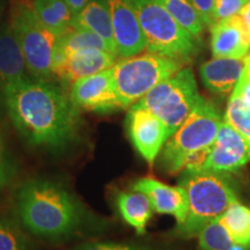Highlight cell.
<instances>
[{"mask_svg": "<svg viewBox=\"0 0 250 250\" xmlns=\"http://www.w3.org/2000/svg\"><path fill=\"white\" fill-rule=\"evenodd\" d=\"M2 99L15 130L35 147L62 149L79 136L80 110L49 81L19 80L6 87Z\"/></svg>", "mask_w": 250, "mask_h": 250, "instance_id": "1", "label": "cell"}, {"mask_svg": "<svg viewBox=\"0 0 250 250\" xmlns=\"http://www.w3.org/2000/svg\"><path fill=\"white\" fill-rule=\"evenodd\" d=\"M17 213L28 232L49 241L70 239L83 227L86 211L62 184L31 180L17 193Z\"/></svg>", "mask_w": 250, "mask_h": 250, "instance_id": "2", "label": "cell"}, {"mask_svg": "<svg viewBox=\"0 0 250 250\" xmlns=\"http://www.w3.org/2000/svg\"><path fill=\"white\" fill-rule=\"evenodd\" d=\"M179 186L187 192L188 214L184 223L175 228V233L186 239L198 235L210 221L221 217L230 205L239 202L226 174L184 168Z\"/></svg>", "mask_w": 250, "mask_h": 250, "instance_id": "3", "label": "cell"}, {"mask_svg": "<svg viewBox=\"0 0 250 250\" xmlns=\"http://www.w3.org/2000/svg\"><path fill=\"white\" fill-rule=\"evenodd\" d=\"M219 109L202 96L189 116L169 137L161 149L159 165L168 175L181 173L195 153L212 148L223 122Z\"/></svg>", "mask_w": 250, "mask_h": 250, "instance_id": "4", "label": "cell"}, {"mask_svg": "<svg viewBox=\"0 0 250 250\" xmlns=\"http://www.w3.org/2000/svg\"><path fill=\"white\" fill-rule=\"evenodd\" d=\"M142 26L148 52L187 64L198 54L197 40L180 26L159 0H130Z\"/></svg>", "mask_w": 250, "mask_h": 250, "instance_id": "5", "label": "cell"}, {"mask_svg": "<svg viewBox=\"0 0 250 250\" xmlns=\"http://www.w3.org/2000/svg\"><path fill=\"white\" fill-rule=\"evenodd\" d=\"M26 61L28 74L34 79L50 81L58 36L41 22L31 0H13L11 22Z\"/></svg>", "mask_w": 250, "mask_h": 250, "instance_id": "6", "label": "cell"}, {"mask_svg": "<svg viewBox=\"0 0 250 250\" xmlns=\"http://www.w3.org/2000/svg\"><path fill=\"white\" fill-rule=\"evenodd\" d=\"M183 64L176 59L149 54L124 58L114 66V83L121 109H129L159 83L176 74Z\"/></svg>", "mask_w": 250, "mask_h": 250, "instance_id": "7", "label": "cell"}, {"mask_svg": "<svg viewBox=\"0 0 250 250\" xmlns=\"http://www.w3.org/2000/svg\"><path fill=\"white\" fill-rule=\"evenodd\" d=\"M201 98L191 68H181L173 77L153 87L134 104L155 115L167 127L170 137Z\"/></svg>", "mask_w": 250, "mask_h": 250, "instance_id": "8", "label": "cell"}, {"mask_svg": "<svg viewBox=\"0 0 250 250\" xmlns=\"http://www.w3.org/2000/svg\"><path fill=\"white\" fill-rule=\"evenodd\" d=\"M68 98L79 110L101 115L120 110L114 83V66L74 81Z\"/></svg>", "mask_w": 250, "mask_h": 250, "instance_id": "9", "label": "cell"}, {"mask_svg": "<svg viewBox=\"0 0 250 250\" xmlns=\"http://www.w3.org/2000/svg\"><path fill=\"white\" fill-rule=\"evenodd\" d=\"M125 127L136 151L152 167L169 139L167 127L155 115L136 104L127 111Z\"/></svg>", "mask_w": 250, "mask_h": 250, "instance_id": "10", "label": "cell"}, {"mask_svg": "<svg viewBox=\"0 0 250 250\" xmlns=\"http://www.w3.org/2000/svg\"><path fill=\"white\" fill-rule=\"evenodd\" d=\"M250 162V147L234 127L223 120L217 138L199 169L226 174L235 173Z\"/></svg>", "mask_w": 250, "mask_h": 250, "instance_id": "11", "label": "cell"}, {"mask_svg": "<svg viewBox=\"0 0 250 250\" xmlns=\"http://www.w3.org/2000/svg\"><path fill=\"white\" fill-rule=\"evenodd\" d=\"M117 57L130 58L146 49L142 26L130 0H107Z\"/></svg>", "mask_w": 250, "mask_h": 250, "instance_id": "12", "label": "cell"}, {"mask_svg": "<svg viewBox=\"0 0 250 250\" xmlns=\"http://www.w3.org/2000/svg\"><path fill=\"white\" fill-rule=\"evenodd\" d=\"M214 58H243L250 51V27L236 14L210 27Z\"/></svg>", "mask_w": 250, "mask_h": 250, "instance_id": "13", "label": "cell"}, {"mask_svg": "<svg viewBox=\"0 0 250 250\" xmlns=\"http://www.w3.org/2000/svg\"><path fill=\"white\" fill-rule=\"evenodd\" d=\"M131 189L147 196L155 212L175 217L177 226L184 223L188 214V197L183 188L170 187L151 176H146L137 180Z\"/></svg>", "mask_w": 250, "mask_h": 250, "instance_id": "14", "label": "cell"}, {"mask_svg": "<svg viewBox=\"0 0 250 250\" xmlns=\"http://www.w3.org/2000/svg\"><path fill=\"white\" fill-rule=\"evenodd\" d=\"M117 62V56L102 50H83L74 52L52 67V76L65 85H72L81 78L108 70Z\"/></svg>", "mask_w": 250, "mask_h": 250, "instance_id": "15", "label": "cell"}, {"mask_svg": "<svg viewBox=\"0 0 250 250\" xmlns=\"http://www.w3.org/2000/svg\"><path fill=\"white\" fill-rule=\"evenodd\" d=\"M21 46L11 24L0 28V93L19 80L30 77Z\"/></svg>", "mask_w": 250, "mask_h": 250, "instance_id": "16", "label": "cell"}, {"mask_svg": "<svg viewBox=\"0 0 250 250\" xmlns=\"http://www.w3.org/2000/svg\"><path fill=\"white\" fill-rule=\"evenodd\" d=\"M245 66L243 58H213L199 68L202 81L210 92L225 96L233 92Z\"/></svg>", "mask_w": 250, "mask_h": 250, "instance_id": "17", "label": "cell"}, {"mask_svg": "<svg viewBox=\"0 0 250 250\" xmlns=\"http://www.w3.org/2000/svg\"><path fill=\"white\" fill-rule=\"evenodd\" d=\"M72 27L95 33L102 37L116 54L111 15L107 0H89L85 7L73 17Z\"/></svg>", "mask_w": 250, "mask_h": 250, "instance_id": "18", "label": "cell"}, {"mask_svg": "<svg viewBox=\"0 0 250 250\" xmlns=\"http://www.w3.org/2000/svg\"><path fill=\"white\" fill-rule=\"evenodd\" d=\"M116 205L125 223L134 228L137 234L144 235L154 212L147 196L134 190L120 192L116 197Z\"/></svg>", "mask_w": 250, "mask_h": 250, "instance_id": "19", "label": "cell"}, {"mask_svg": "<svg viewBox=\"0 0 250 250\" xmlns=\"http://www.w3.org/2000/svg\"><path fill=\"white\" fill-rule=\"evenodd\" d=\"M83 50H102V51H108L116 55L108 45V43L95 33L72 27L62 35L58 36L54 55V65L58 64L67 56L78 51H83Z\"/></svg>", "mask_w": 250, "mask_h": 250, "instance_id": "20", "label": "cell"}, {"mask_svg": "<svg viewBox=\"0 0 250 250\" xmlns=\"http://www.w3.org/2000/svg\"><path fill=\"white\" fill-rule=\"evenodd\" d=\"M33 6L41 22L57 36L72 28L74 14L64 0H33Z\"/></svg>", "mask_w": 250, "mask_h": 250, "instance_id": "21", "label": "cell"}, {"mask_svg": "<svg viewBox=\"0 0 250 250\" xmlns=\"http://www.w3.org/2000/svg\"><path fill=\"white\" fill-rule=\"evenodd\" d=\"M234 243L250 250V208L234 203L219 217Z\"/></svg>", "mask_w": 250, "mask_h": 250, "instance_id": "22", "label": "cell"}, {"mask_svg": "<svg viewBox=\"0 0 250 250\" xmlns=\"http://www.w3.org/2000/svg\"><path fill=\"white\" fill-rule=\"evenodd\" d=\"M159 1L193 39H201L204 23L190 0H159Z\"/></svg>", "mask_w": 250, "mask_h": 250, "instance_id": "23", "label": "cell"}, {"mask_svg": "<svg viewBox=\"0 0 250 250\" xmlns=\"http://www.w3.org/2000/svg\"><path fill=\"white\" fill-rule=\"evenodd\" d=\"M245 138L250 147V104L233 90L224 117Z\"/></svg>", "mask_w": 250, "mask_h": 250, "instance_id": "24", "label": "cell"}, {"mask_svg": "<svg viewBox=\"0 0 250 250\" xmlns=\"http://www.w3.org/2000/svg\"><path fill=\"white\" fill-rule=\"evenodd\" d=\"M197 237L202 250H233L236 245L219 218L206 225Z\"/></svg>", "mask_w": 250, "mask_h": 250, "instance_id": "25", "label": "cell"}, {"mask_svg": "<svg viewBox=\"0 0 250 250\" xmlns=\"http://www.w3.org/2000/svg\"><path fill=\"white\" fill-rule=\"evenodd\" d=\"M0 250H31L29 237L11 219L0 217Z\"/></svg>", "mask_w": 250, "mask_h": 250, "instance_id": "26", "label": "cell"}, {"mask_svg": "<svg viewBox=\"0 0 250 250\" xmlns=\"http://www.w3.org/2000/svg\"><path fill=\"white\" fill-rule=\"evenodd\" d=\"M73 250H160L155 247L133 242H88Z\"/></svg>", "mask_w": 250, "mask_h": 250, "instance_id": "27", "label": "cell"}, {"mask_svg": "<svg viewBox=\"0 0 250 250\" xmlns=\"http://www.w3.org/2000/svg\"><path fill=\"white\" fill-rule=\"evenodd\" d=\"M15 175L14 161L6 147L5 140L0 134V189L11 184Z\"/></svg>", "mask_w": 250, "mask_h": 250, "instance_id": "28", "label": "cell"}, {"mask_svg": "<svg viewBox=\"0 0 250 250\" xmlns=\"http://www.w3.org/2000/svg\"><path fill=\"white\" fill-rule=\"evenodd\" d=\"M249 0H215V22L239 14Z\"/></svg>", "mask_w": 250, "mask_h": 250, "instance_id": "29", "label": "cell"}, {"mask_svg": "<svg viewBox=\"0 0 250 250\" xmlns=\"http://www.w3.org/2000/svg\"><path fill=\"white\" fill-rule=\"evenodd\" d=\"M204 26L215 23V0H190Z\"/></svg>", "mask_w": 250, "mask_h": 250, "instance_id": "30", "label": "cell"}, {"mask_svg": "<svg viewBox=\"0 0 250 250\" xmlns=\"http://www.w3.org/2000/svg\"><path fill=\"white\" fill-rule=\"evenodd\" d=\"M233 90L241 96L243 101L250 104V51L245 57V66Z\"/></svg>", "mask_w": 250, "mask_h": 250, "instance_id": "31", "label": "cell"}, {"mask_svg": "<svg viewBox=\"0 0 250 250\" xmlns=\"http://www.w3.org/2000/svg\"><path fill=\"white\" fill-rule=\"evenodd\" d=\"M239 15H241V18L246 21V23L250 27V1L243 6L241 11L239 12Z\"/></svg>", "mask_w": 250, "mask_h": 250, "instance_id": "32", "label": "cell"}, {"mask_svg": "<svg viewBox=\"0 0 250 250\" xmlns=\"http://www.w3.org/2000/svg\"><path fill=\"white\" fill-rule=\"evenodd\" d=\"M249 1H250V0H249Z\"/></svg>", "mask_w": 250, "mask_h": 250, "instance_id": "33", "label": "cell"}]
</instances>
